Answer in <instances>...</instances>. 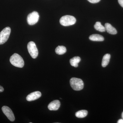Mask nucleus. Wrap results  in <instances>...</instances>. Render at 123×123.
<instances>
[{"instance_id": "obj_3", "label": "nucleus", "mask_w": 123, "mask_h": 123, "mask_svg": "<svg viewBox=\"0 0 123 123\" xmlns=\"http://www.w3.org/2000/svg\"><path fill=\"white\" fill-rule=\"evenodd\" d=\"M76 18L73 16L70 15H66L62 17L60 20L61 25L63 26L72 25L76 23Z\"/></svg>"}, {"instance_id": "obj_18", "label": "nucleus", "mask_w": 123, "mask_h": 123, "mask_svg": "<svg viewBox=\"0 0 123 123\" xmlns=\"http://www.w3.org/2000/svg\"><path fill=\"white\" fill-rule=\"evenodd\" d=\"M119 4L123 8V0H118Z\"/></svg>"}, {"instance_id": "obj_5", "label": "nucleus", "mask_w": 123, "mask_h": 123, "mask_svg": "<svg viewBox=\"0 0 123 123\" xmlns=\"http://www.w3.org/2000/svg\"><path fill=\"white\" fill-rule=\"evenodd\" d=\"M11 33V29L9 27L4 28L0 33V44L5 43L8 39Z\"/></svg>"}, {"instance_id": "obj_2", "label": "nucleus", "mask_w": 123, "mask_h": 123, "mask_svg": "<svg viewBox=\"0 0 123 123\" xmlns=\"http://www.w3.org/2000/svg\"><path fill=\"white\" fill-rule=\"evenodd\" d=\"M70 84L72 88L75 90H81L84 88V82L79 78H72L70 79Z\"/></svg>"}, {"instance_id": "obj_1", "label": "nucleus", "mask_w": 123, "mask_h": 123, "mask_svg": "<svg viewBox=\"0 0 123 123\" xmlns=\"http://www.w3.org/2000/svg\"><path fill=\"white\" fill-rule=\"evenodd\" d=\"M10 61L13 65L19 68H22L24 66V62L21 56L17 53H14L10 59Z\"/></svg>"}, {"instance_id": "obj_17", "label": "nucleus", "mask_w": 123, "mask_h": 123, "mask_svg": "<svg viewBox=\"0 0 123 123\" xmlns=\"http://www.w3.org/2000/svg\"><path fill=\"white\" fill-rule=\"evenodd\" d=\"M101 0H88V1L90 3L95 4L99 2Z\"/></svg>"}, {"instance_id": "obj_15", "label": "nucleus", "mask_w": 123, "mask_h": 123, "mask_svg": "<svg viewBox=\"0 0 123 123\" xmlns=\"http://www.w3.org/2000/svg\"><path fill=\"white\" fill-rule=\"evenodd\" d=\"M88 113V111L86 110H80L76 112L75 115L78 118H84L87 115Z\"/></svg>"}, {"instance_id": "obj_16", "label": "nucleus", "mask_w": 123, "mask_h": 123, "mask_svg": "<svg viewBox=\"0 0 123 123\" xmlns=\"http://www.w3.org/2000/svg\"><path fill=\"white\" fill-rule=\"evenodd\" d=\"M94 27L95 30L100 32H103L105 31V27L101 24V22H97L94 25Z\"/></svg>"}, {"instance_id": "obj_19", "label": "nucleus", "mask_w": 123, "mask_h": 123, "mask_svg": "<svg viewBox=\"0 0 123 123\" xmlns=\"http://www.w3.org/2000/svg\"><path fill=\"white\" fill-rule=\"evenodd\" d=\"M4 91V88L2 86H0V92H3Z\"/></svg>"}, {"instance_id": "obj_12", "label": "nucleus", "mask_w": 123, "mask_h": 123, "mask_svg": "<svg viewBox=\"0 0 123 123\" xmlns=\"http://www.w3.org/2000/svg\"><path fill=\"white\" fill-rule=\"evenodd\" d=\"M81 59L79 56H75L70 60V64L72 66L77 68L78 66V63L80 61Z\"/></svg>"}, {"instance_id": "obj_9", "label": "nucleus", "mask_w": 123, "mask_h": 123, "mask_svg": "<svg viewBox=\"0 0 123 123\" xmlns=\"http://www.w3.org/2000/svg\"><path fill=\"white\" fill-rule=\"evenodd\" d=\"M60 102L55 100L50 103L48 105V108L50 111H57L60 106Z\"/></svg>"}, {"instance_id": "obj_6", "label": "nucleus", "mask_w": 123, "mask_h": 123, "mask_svg": "<svg viewBox=\"0 0 123 123\" xmlns=\"http://www.w3.org/2000/svg\"><path fill=\"white\" fill-rule=\"evenodd\" d=\"M39 17L38 13L36 11H33L29 14L27 18L28 24L31 25L36 24L38 21Z\"/></svg>"}, {"instance_id": "obj_14", "label": "nucleus", "mask_w": 123, "mask_h": 123, "mask_svg": "<svg viewBox=\"0 0 123 123\" xmlns=\"http://www.w3.org/2000/svg\"><path fill=\"white\" fill-rule=\"evenodd\" d=\"M56 53L59 55H63L66 53V49L64 46H58L55 50Z\"/></svg>"}, {"instance_id": "obj_20", "label": "nucleus", "mask_w": 123, "mask_h": 123, "mask_svg": "<svg viewBox=\"0 0 123 123\" xmlns=\"http://www.w3.org/2000/svg\"><path fill=\"white\" fill-rule=\"evenodd\" d=\"M117 123H123V119H120L118 121Z\"/></svg>"}, {"instance_id": "obj_13", "label": "nucleus", "mask_w": 123, "mask_h": 123, "mask_svg": "<svg viewBox=\"0 0 123 123\" xmlns=\"http://www.w3.org/2000/svg\"><path fill=\"white\" fill-rule=\"evenodd\" d=\"M111 55L109 54H106L104 56L102 61V66L104 68L106 67L110 62Z\"/></svg>"}, {"instance_id": "obj_10", "label": "nucleus", "mask_w": 123, "mask_h": 123, "mask_svg": "<svg viewBox=\"0 0 123 123\" xmlns=\"http://www.w3.org/2000/svg\"><path fill=\"white\" fill-rule=\"evenodd\" d=\"M105 27L106 31L111 34H116L117 33L115 28L113 27L110 23H106L105 25Z\"/></svg>"}, {"instance_id": "obj_8", "label": "nucleus", "mask_w": 123, "mask_h": 123, "mask_svg": "<svg viewBox=\"0 0 123 123\" xmlns=\"http://www.w3.org/2000/svg\"><path fill=\"white\" fill-rule=\"evenodd\" d=\"M42 96V94L39 91H35L31 93L26 97V100L28 101H32L39 98Z\"/></svg>"}, {"instance_id": "obj_21", "label": "nucleus", "mask_w": 123, "mask_h": 123, "mask_svg": "<svg viewBox=\"0 0 123 123\" xmlns=\"http://www.w3.org/2000/svg\"><path fill=\"white\" fill-rule=\"evenodd\" d=\"M122 118H123V113H122Z\"/></svg>"}, {"instance_id": "obj_4", "label": "nucleus", "mask_w": 123, "mask_h": 123, "mask_svg": "<svg viewBox=\"0 0 123 123\" xmlns=\"http://www.w3.org/2000/svg\"><path fill=\"white\" fill-rule=\"evenodd\" d=\"M27 49L29 54L33 59H36L38 55V51L34 42H29L27 46Z\"/></svg>"}, {"instance_id": "obj_7", "label": "nucleus", "mask_w": 123, "mask_h": 123, "mask_svg": "<svg viewBox=\"0 0 123 123\" xmlns=\"http://www.w3.org/2000/svg\"><path fill=\"white\" fill-rule=\"evenodd\" d=\"M2 112L11 121H13L15 120V117L11 109L7 106H4L2 107Z\"/></svg>"}, {"instance_id": "obj_11", "label": "nucleus", "mask_w": 123, "mask_h": 123, "mask_svg": "<svg viewBox=\"0 0 123 123\" xmlns=\"http://www.w3.org/2000/svg\"><path fill=\"white\" fill-rule=\"evenodd\" d=\"M89 38L91 40L98 42H102L104 40V38L102 36L97 34H94L90 36Z\"/></svg>"}]
</instances>
